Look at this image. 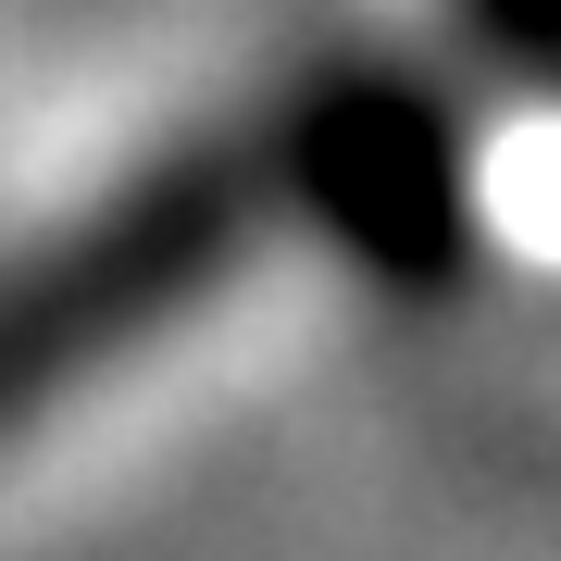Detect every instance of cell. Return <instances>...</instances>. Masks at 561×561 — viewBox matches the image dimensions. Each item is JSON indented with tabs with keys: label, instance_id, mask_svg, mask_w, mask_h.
<instances>
[{
	"label": "cell",
	"instance_id": "2",
	"mask_svg": "<svg viewBox=\"0 0 561 561\" xmlns=\"http://www.w3.org/2000/svg\"><path fill=\"white\" fill-rule=\"evenodd\" d=\"M262 187L350 275L400 287V300L461 287V262H474V162H461V125L437 113L424 76H400L375 50L300 76L287 125L262 138Z\"/></svg>",
	"mask_w": 561,
	"mask_h": 561
},
{
	"label": "cell",
	"instance_id": "3",
	"mask_svg": "<svg viewBox=\"0 0 561 561\" xmlns=\"http://www.w3.org/2000/svg\"><path fill=\"white\" fill-rule=\"evenodd\" d=\"M474 50H500L512 76H561V0H461Z\"/></svg>",
	"mask_w": 561,
	"mask_h": 561
},
{
	"label": "cell",
	"instance_id": "1",
	"mask_svg": "<svg viewBox=\"0 0 561 561\" xmlns=\"http://www.w3.org/2000/svg\"><path fill=\"white\" fill-rule=\"evenodd\" d=\"M275 187H262V138H175L162 162L88 201L50 250L0 262V437H25L62 387H88L101 362L162 337L201 287L262 238Z\"/></svg>",
	"mask_w": 561,
	"mask_h": 561
}]
</instances>
